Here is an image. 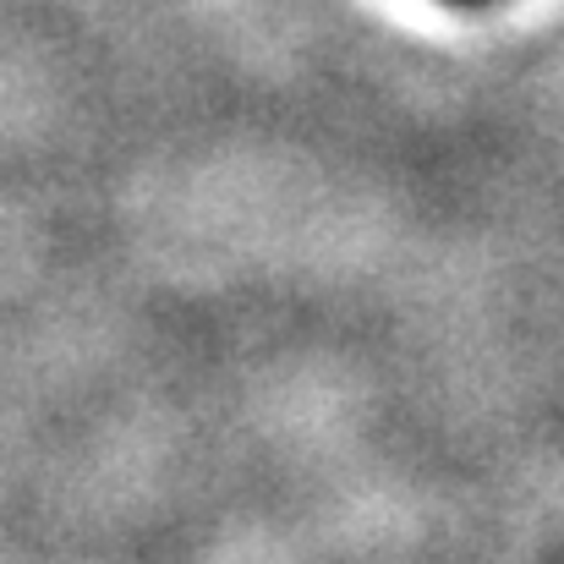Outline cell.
I'll return each mask as SVG.
<instances>
[{"label": "cell", "instance_id": "1", "mask_svg": "<svg viewBox=\"0 0 564 564\" xmlns=\"http://www.w3.org/2000/svg\"><path fill=\"white\" fill-rule=\"evenodd\" d=\"M449 6H482V0H449Z\"/></svg>", "mask_w": 564, "mask_h": 564}]
</instances>
